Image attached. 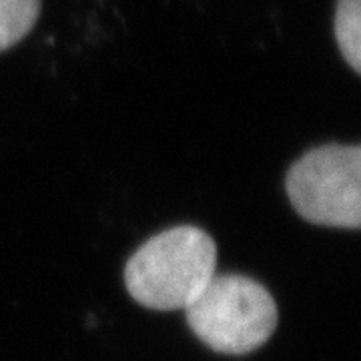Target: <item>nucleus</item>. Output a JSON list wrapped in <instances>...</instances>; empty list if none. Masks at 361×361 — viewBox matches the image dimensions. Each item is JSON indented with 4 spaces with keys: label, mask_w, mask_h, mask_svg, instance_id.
Segmentation results:
<instances>
[{
    "label": "nucleus",
    "mask_w": 361,
    "mask_h": 361,
    "mask_svg": "<svg viewBox=\"0 0 361 361\" xmlns=\"http://www.w3.org/2000/svg\"><path fill=\"white\" fill-rule=\"evenodd\" d=\"M217 245L193 225H179L151 237L125 265V285L142 307L187 310L213 279Z\"/></svg>",
    "instance_id": "f257e3e1"
},
{
    "label": "nucleus",
    "mask_w": 361,
    "mask_h": 361,
    "mask_svg": "<svg viewBox=\"0 0 361 361\" xmlns=\"http://www.w3.org/2000/svg\"><path fill=\"white\" fill-rule=\"evenodd\" d=\"M185 313L195 336L225 355H245L259 349L269 341L279 319L269 289L235 273H215Z\"/></svg>",
    "instance_id": "f03ea898"
},
{
    "label": "nucleus",
    "mask_w": 361,
    "mask_h": 361,
    "mask_svg": "<svg viewBox=\"0 0 361 361\" xmlns=\"http://www.w3.org/2000/svg\"><path fill=\"white\" fill-rule=\"evenodd\" d=\"M285 189L297 213L310 223L337 229L361 227V149L323 145L289 169Z\"/></svg>",
    "instance_id": "7ed1b4c3"
},
{
    "label": "nucleus",
    "mask_w": 361,
    "mask_h": 361,
    "mask_svg": "<svg viewBox=\"0 0 361 361\" xmlns=\"http://www.w3.org/2000/svg\"><path fill=\"white\" fill-rule=\"evenodd\" d=\"M339 51L357 75L361 73V0H339L336 11Z\"/></svg>",
    "instance_id": "20e7f679"
},
{
    "label": "nucleus",
    "mask_w": 361,
    "mask_h": 361,
    "mask_svg": "<svg viewBox=\"0 0 361 361\" xmlns=\"http://www.w3.org/2000/svg\"><path fill=\"white\" fill-rule=\"evenodd\" d=\"M40 13V0H0V52L25 39Z\"/></svg>",
    "instance_id": "39448f33"
}]
</instances>
